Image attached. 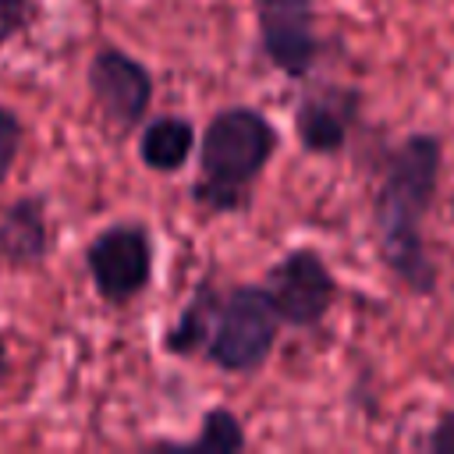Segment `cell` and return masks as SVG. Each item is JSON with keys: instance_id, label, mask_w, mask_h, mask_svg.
<instances>
[{"instance_id": "obj_10", "label": "cell", "mask_w": 454, "mask_h": 454, "mask_svg": "<svg viewBox=\"0 0 454 454\" xmlns=\"http://www.w3.org/2000/svg\"><path fill=\"white\" fill-rule=\"evenodd\" d=\"M195 145V128L184 117H160L142 131L138 156L153 170H177Z\"/></svg>"}, {"instance_id": "obj_6", "label": "cell", "mask_w": 454, "mask_h": 454, "mask_svg": "<svg viewBox=\"0 0 454 454\" xmlns=\"http://www.w3.org/2000/svg\"><path fill=\"white\" fill-rule=\"evenodd\" d=\"M262 50L291 78H301L316 60V11L312 0H255Z\"/></svg>"}, {"instance_id": "obj_16", "label": "cell", "mask_w": 454, "mask_h": 454, "mask_svg": "<svg viewBox=\"0 0 454 454\" xmlns=\"http://www.w3.org/2000/svg\"><path fill=\"white\" fill-rule=\"evenodd\" d=\"M4 365H7V348H4V340H0V376H4Z\"/></svg>"}, {"instance_id": "obj_4", "label": "cell", "mask_w": 454, "mask_h": 454, "mask_svg": "<svg viewBox=\"0 0 454 454\" xmlns=\"http://www.w3.org/2000/svg\"><path fill=\"white\" fill-rule=\"evenodd\" d=\"M85 266L96 280V291L106 301H128L135 298L153 273V245L145 227L138 223H117L106 227L85 252Z\"/></svg>"}, {"instance_id": "obj_7", "label": "cell", "mask_w": 454, "mask_h": 454, "mask_svg": "<svg viewBox=\"0 0 454 454\" xmlns=\"http://www.w3.org/2000/svg\"><path fill=\"white\" fill-rule=\"evenodd\" d=\"M89 89H92L96 103L103 106V114L121 128L138 124L142 114L149 110V99H153L149 71L135 57H128L124 50H99L92 57Z\"/></svg>"}, {"instance_id": "obj_2", "label": "cell", "mask_w": 454, "mask_h": 454, "mask_svg": "<svg viewBox=\"0 0 454 454\" xmlns=\"http://www.w3.org/2000/svg\"><path fill=\"white\" fill-rule=\"evenodd\" d=\"M273 149H277V128L259 110L252 106L220 110L202 131V145H199L202 181L195 184V199L209 209L245 206L248 184L259 177Z\"/></svg>"}, {"instance_id": "obj_14", "label": "cell", "mask_w": 454, "mask_h": 454, "mask_svg": "<svg viewBox=\"0 0 454 454\" xmlns=\"http://www.w3.org/2000/svg\"><path fill=\"white\" fill-rule=\"evenodd\" d=\"M28 14V0H0V43H7Z\"/></svg>"}, {"instance_id": "obj_9", "label": "cell", "mask_w": 454, "mask_h": 454, "mask_svg": "<svg viewBox=\"0 0 454 454\" xmlns=\"http://www.w3.org/2000/svg\"><path fill=\"white\" fill-rule=\"evenodd\" d=\"M50 234H46V216L43 202L35 195L18 199L14 206L4 209L0 216V255L11 266H35L46 255Z\"/></svg>"}, {"instance_id": "obj_8", "label": "cell", "mask_w": 454, "mask_h": 454, "mask_svg": "<svg viewBox=\"0 0 454 454\" xmlns=\"http://www.w3.org/2000/svg\"><path fill=\"white\" fill-rule=\"evenodd\" d=\"M355 117H358V92L326 85L319 92H309L298 103L294 128L309 153H337L348 142Z\"/></svg>"}, {"instance_id": "obj_11", "label": "cell", "mask_w": 454, "mask_h": 454, "mask_svg": "<svg viewBox=\"0 0 454 454\" xmlns=\"http://www.w3.org/2000/svg\"><path fill=\"white\" fill-rule=\"evenodd\" d=\"M213 291L209 287H202V291H195V298L188 301V309L181 312V319H177V326L167 333V351H174V355H188V351H195V348H202V344H209L213 340V330H216V309H213Z\"/></svg>"}, {"instance_id": "obj_12", "label": "cell", "mask_w": 454, "mask_h": 454, "mask_svg": "<svg viewBox=\"0 0 454 454\" xmlns=\"http://www.w3.org/2000/svg\"><path fill=\"white\" fill-rule=\"evenodd\" d=\"M195 450H220V454H231V450H241L245 447V433L238 426V419L223 408L209 411L206 422H202V433L192 440Z\"/></svg>"}, {"instance_id": "obj_5", "label": "cell", "mask_w": 454, "mask_h": 454, "mask_svg": "<svg viewBox=\"0 0 454 454\" xmlns=\"http://www.w3.org/2000/svg\"><path fill=\"white\" fill-rule=\"evenodd\" d=\"M266 291L273 294L277 312H280L284 323L312 326L333 305L337 284H333V273L326 270V262L312 248H294L270 270V287Z\"/></svg>"}, {"instance_id": "obj_13", "label": "cell", "mask_w": 454, "mask_h": 454, "mask_svg": "<svg viewBox=\"0 0 454 454\" xmlns=\"http://www.w3.org/2000/svg\"><path fill=\"white\" fill-rule=\"evenodd\" d=\"M18 145H21V121L14 117V110L0 106V181L7 177V170L18 156Z\"/></svg>"}, {"instance_id": "obj_15", "label": "cell", "mask_w": 454, "mask_h": 454, "mask_svg": "<svg viewBox=\"0 0 454 454\" xmlns=\"http://www.w3.org/2000/svg\"><path fill=\"white\" fill-rule=\"evenodd\" d=\"M426 447H429L433 454H454V411H447V415L433 426Z\"/></svg>"}, {"instance_id": "obj_1", "label": "cell", "mask_w": 454, "mask_h": 454, "mask_svg": "<svg viewBox=\"0 0 454 454\" xmlns=\"http://www.w3.org/2000/svg\"><path fill=\"white\" fill-rule=\"evenodd\" d=\"M443 149L436 135H408L383 167L376 192V231L383 262L415 294H429L436 284V266L426 255L422 220L433 206L440 181Z\"/></svg>"}, {"instance_id": "obj_3", "label": "cell", "mask_w": 454, "mask_h": 454, "mask_svg": "<svg viewBox=\"0 0 454 454\" xmlns=\"http://www.w3.org/2000/svg\"><path fill=\"white\" fill-rule=\"evenodd\" d=\"M280 326V312L270 291L262 287H234L216 316V330L209 340V358L227 372H252L273 351Z\"/></svg>"}]
</instances>
